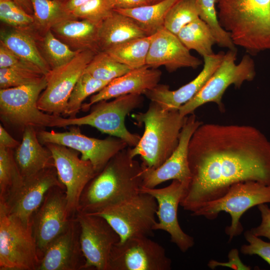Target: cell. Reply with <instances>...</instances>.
Returning <instances> with one entry per match:
<instances>
[{
  "instance_id": "6da1fadb",
  "label": "cell",
  "mask_w": 270,
  "mask_h": 270,
  "mask_svg": "<svg viewBox=\"0 0 270 270\" xmlns=\"http://www.w3.org/2000/svg\"><path fill=\"white\" fill-rule=\"evenodd\" d=\"M188 160L190 180L180 206L192 212L236 183L270 185V144L248 125L202 124L190 140Z\"/></svg>"
},
{
  "instance_id": "7a4b0ae2",
  "label": "cell",
  "mask_w": 270,
  "mask_h": 270,
  "mask_svg": "<svg viewBox=\"0 0 270 270\" xmlns=\"http://www.w3.org/2000/svg\"><path fill=\"white\" fill-rule=\"evenodd\" d=\"M130 148L128 146L114 156L88 184L78 212L95 213L140 192L142 168L131 156Z\"/></svg>"
},
{
  "instance_id": "3957f363",
  "label": "cell",
  "mask_w": 270,
  "mask_h": 270,
  "mask_svg": "<svg viewBox=\"0 0 270 270\" xmlns=\"http://www.w3.org/2000/svg\"><path fill=\"white\" fill-rule=\"evenodd\" d=\"M221 26L250 54L270 50V0H218Z\"/></svg>"
},
{
  "instance_id": "277c9868",
  "label": "cell",
  "mask_w": 270,
  "mask_h": 270,
  "mask_svg": "<svg viewBox=\"0 0 270 270\" xmlns=\"http://www.w3.org/2000/svg\"><path fill=\"white\" fill-rule=\"evenodd\" d=\"M138 123L144 124V130L138 144L130 148L132 157L140 156L141 164L150 168L161 166L176 149L181 130L187 117L178 110H168L150 101L145 112L134 114Z\"/></svg>"
},
{
  "instance_id": "5b68a950",
  "label": "cell",
  "mask_w": 270,
  "mask_h": 270,
  "mask_svg": "<svg viewBox=\"0 0 270 270\" xmlns=\"http://www.w3.org/2000/svg\"><path fill=\"white\" fill-rule=\"evenodd\" d=\"M46 86L44 76L39 81L0 90V118L7 125L23 130L26 126L58 128L61 116L40 110L38 99Z\"/></svg>"
},
{
  "instance_id": "8992f818",
  "label": "cell",
  "mask_w": 270,
  "mask_h": 270,
  "mask_svg": "<svg viewBox=\"0 0 270 270\" xmlns=\"http://www.w3.org/2000/svg\"><path fill=\"white\" fill-rule=\"evenodd\" d=\"M113 100L100 101L93 106L91 112L84 116L66 118L61 116L59 128L88 125L102 133L124 140L133 148L141 136L130 132L125 125V118L130 112L142 106L144 98L140 94L121 96Z\"/></svg>"
},
{
  "instance_id": "52a82bcc",
  "label": "cell",
  "mask_w": 270,
  "mask_h": 270,
  "mask_svg": "<svg viewBox=\"0 0 270 270\" xmlns=\"http://www.w3.org/2000/svg\"><path fill=\"white\" fill-rule=\"evenodd\" d=\"M269 203L270 185L256 181L242 182L232 185L224 196L204 204L191 215L213 220L221 212L228 213L231 224L226 227L225 232L231 242L244 230L240 222L242 214L253 206Z\"/></svg>"
},
{
  "instance_id": "ba28073f",
  "label": "cell",
  "mask_w": 270,
  "mask_h": 270,
  "mask_svg": "<svg viewBox=\"0 0 270 270\" xmlns=\"http://www.w3.org/2000/svg\"><path fill=\"white\" fill-rule=\"evenodd\" d=\"M157 209L155 198L140 192L92 214L105 218L122 242L131 238L151 236L157 222Z\"/></svg>"
},
{
  "instance_id": "9c48e42d",
  "label": "cell",
  "mask_w": 270,
  "mask_h": 270,
  "mask_svg": "<svg viewBox=\"0 0 270 270\" xmlns=\"http://www.w3.org/2000/svg\"><path fill=\"white\" fill-rule=\"evenodd\" d=\"M40 262L32 226L0 204V270H38Z\"/></svg>"
},
{
  "instance_id": "30bf717a",
  "label": "cell",
  "mask_w": 270,
  "mask_h": 270,
  "mask_svg": "<svg viewBox=\"0 0 270 270\" xmlns=\"http://www.w3.org/2000/svg\"><path fill=\"white\" fill-rule=\"evenodd\" d=\"M236 50H228L210 80L200 91L190 101L178 109L184 116L194 114L201 106L210 102L216 103L220 111L224 110L222 96L231 85L240 88L245 82L252 80L256 76L253 59L248 54L244 55L236 64Z\"/></svg>"
},
{
  "instance_id": "8fae6325",
  "label": "cell",
  "mask_w": 270,
  "mask_h": 270,
  "mask_svg": "<svg viewBox=\"0 0 270 270\" xmlns=\"http://www.w3.org/2000/svg\"><path fill=\"white\" fill-rule=\"evenodd\" d=\"M96 53L80 51L68 62L50 69L45 76L46 86L38 99V108L55 116L64 115L76 84Z\"/></svg>"
},
{
  "instance_id": "7c38bea8",
  "label": "cell",
  "mask_w": 270,
  "mask_h": 270,
  "mask_svg": "<svg viewBox=\"0 0 270 270\" xmlns=\"http://www.w3.org/2000/svg\"><path fill=\"white\" fill-rule=\"evenodd\" d=\"M38 137L42 144H60L80 152V158L90 161L98 174L114 156L128 146L124 140L114 136L104 139L88 137L76 126L64 132L42 130L38 132Z\"/></svg>"
},
{
  "instance_id": "4fadbf2b",
  "label": "cell",
  "mask_w": 270,
  "mask_h": 270,
  "mask_svg": "<svg viewBox=\"0 0 270 270\" xmlns=\"http://www.w3.org/2000/svg\"><path fill=\"white\" fill-rule=\"evenodd\" d=\"M45 145L52 154L58 178L66 188L68 216L73 218L82 192L98 173L91 162L80 158L76 150L56 144Z\"/></svg>"
},
{
  "instance_id": "5bb4252c",
  "label": "cell",
  "mask_w": 270,
  "mask_h": 270,
  "mask_svg": "<svg viewBox=\"0 0 270 270\" xmlns=\"http://www.w3.org/2000/svg\"><path fill=\"white\" fill-rule=\"evenodd\" d=\"M164 248L148 236L129 238L112 248L108 270H170Z\"/></svg>"
},
{
  "instance_id": "9a60e30c",
  "label": "cell",
  "mask_w": 270,
  "mask_h": 270,
  "mask_svg": "<svg viewBox=\"0 0 270 270\" xmlns=\"http://www.w3.org/2000/svg\"><path fill=\"white\" fill-rule=\"evenodd\" d=\"M74 217L80 228V244L85 258L84 270H108L110 252L120 242L119 236L100 216L78 212Z\"/></svg>"
},
{
  "instance_id": "2e32d148",
  "label": "cell",
  "mask_w": 270,
  "mask_h": 270,
  "mask_svg": "<svg viewBox=\"0 0 270 270\" xmlns=\"http://www.w3.org/2000/svg\"><path fill=\"white\" fill-rule=\"evenodd\" d=\"M54 186L66 190L53 167L24 178L18 186L5 198L0 200V204L8 214L31 225L33 214L42 204L47 192Z\"/></svg>"
},
{
  "instance_id": "e0dca14e",
  "label": "cell",
  "mask_w": 270,
  "mask_h": 270,
  "mask_svg": "<svg viewBox=\"0 0 270 270\" xmlns=\"http://www.w3.org/2000/svg\"><path fill=\"white\" fill-rule=\"evenodd\" d=\"M72 218L68 214L66 190L52 188L31 219L40 259L48 246L67 230Z\"/></svg>"
},
{
  "instance_id": "ac0fdd59",
  "label": "cell",
  "mask_w": 270,
  "mask_h": 270,
  "mask_svg": "<svg viewBox=\"0 0 270 270\" xmlns=\"http://www.w3.org/2000/svg\"><path fill=\"white\" fill-rule=\"evenodd\" d=\"M186 186L178 180H174L167 186L162 188H141L140 192L152 196L156 200V216L158 221L154 230H162L170 236V241L183 252L194 244V238L182 229L178 219V208L180 204Z\"/></svg>"
},
{
  "instance_id": "d6986e66",
  "label": "cell",
  "mask_w": 270,
  "mask_h": 270,
  "mask_svg": "<svg viewBox=\"0 0 270 270\" xmlns=\"http://www.w3.org/2000/svg\"><path fill=\"white\" fill-rule=\"evenodd\" d=\"M202 123L196 116L190 114L181 130L178 144L171 156L159 167L150 168L144 166L142 188H154L162 182L178 180L186 188L190 180L188 160V150L190 140L197 128Z\"/></svg>"
},
{
  "instance_id": "ffe728a7",
  "label": "cell",
  "mask_w": 270,
  "mask_h": 270,
  "mask_svg": "<svg viewBox=\"0 0 270 270\" xmlns=\"http://www.w3.org/2000/svg\"><path fill=\"white\" fill-rule=\"evenodd\" d=\"M202 61L192 56L177 35L164 26L152 34L146 66H164L170 72L182 68H197Z\"/></svg>"
},
{
  "instance_id": "44dd1931",
  "label": "cell",
  "mask_w": 270,
  "mask_h": 270,
  "mask_svg": "<svg viewBox=\"0 0 270 270\" xmlns=\"http://www.w3.org/2000/svg\"><path fill=\"white\" fill-rule=\"evenodd\" d=\"M80 234L79 224L73 217L67 230L46 248L38 270H84L85 258Z\"/></svg>"
},
{
  "instance_id": "7402d4cb",
  "label": "cell",
  "mask_w": 270,
  "mask_h": 270,
  "mask_svg": "<svg viewBox=\"0 0 270 270\" xmlns=\"http://www.w3.org/2000/svg\"><path fill=\"white\" fill-rule=\"evenodd\" d=\"M224 55V52H220L204 56L202 71L193 80L178 90H172L167 85L158 84L144 94L164 108L178 110L200 91L220 64Z\"/></svg>"
},
{
  "instance_id": "603a6c76",
  "label": "cell",
  "mask_w": 270,
  "mask_h": 270,
  "mask_svg": "<svg viewBox=\"0 0 270 270\" xmlns=\"http://www.w3.org/2000/svg\"><path fill=\"white\" fill-rule=\"evenodd\" d=\"M161 76L160 70L147 66L130 70L113 80L100 91L92 95L88 103L82 104V110L87 111L91 106L100 101L123 95L144 94L158 84Z\"/></svg>"
},
{
  "instance_id": "cb8c5ba5",
  "label": "cell",
  "mask_w": 270,
  "mask_h": 270,
  "mask_svg": "<svg viewBox=\"0 0 270 270\" xmlns=\"http://www.w3.org/2000/svg\"><path fill=\"white\" fill-rule=\"evenodd\" d=\"M21 142L14 152V156L22 176L24 178L44 170L54 167L52 154L42 146L38 132L33 126H26L22 131Z\"/></svg>"
},
{
  "instance_id": "d4e9b609",
  "label": "cell",
  "mask_w": 270,
  "mask_h": 270,
  "mask_svg": "<svg viewBox=\"0 0 270 270\" xmlns=\"http://www.w3.org/2000/svg\"><path fill=\"white\" fill-rule=\"evenodd\" d=\"M99 25L86 20L70 18L51 28L54 34L72 50L100 52L98 45Z\"/></svg>"
},
{
  "instance_id": "484cf974",
  "label": "cell",
  "mask_w": 270,
  "mask_h": 270,
  "mask_svg": "<svg viewBox=\"0 0 270 270\" xmlns=\"http://www.w3.org/2000/svg\"><path fill=\"white\" fill-rule=\"evenodd\" d=\"M98 35L100 50L106 51L120 44L150 34L132 18L114 10L99 25Z\"/></svg>"
},
{
  "instance_id": "4316f807",
  "label": "cell",
  "mask_w": 270,
  "mask_h": 270,
  "mask_svg": "<svg viewBox=\"0 0 270 270\" xmlns=\"http://www.w3.org/2000/svg\"><path fill=\"white\" fill-rule=\"evenodd\" d=\"M32 28L1 30L0 43L22 59L34 65L46 75L50 68L42 56Z\"/></svg>"
},
{
  "instance_id": "83f0119b",
  "label": "cell",
  "mask_w": 270,
  "mask_h": 270,
  "mask_svg": "<svg viewBox=\"0 0 270 270\" xmlns=\"http://www.w3.org/2000/svg\"><path fill=\"white\" fill-rule=\"evenodd\" d=\"M180 0H161L150 4L127 10H115L136 21L150 34L164 26V20L171 8Z\"/></svg>"
},
{
  "instance_id": "f1b7e54d",
  "label": "cell",
  "mask_w": 270,
  "mask_h": 270,
  "mask_svg": "<svg viewBox=\"0 0 270 270\" xmlns=\"http://www.w3.org/2000/svg\"><path fill=\"white\" fill-rule=\"evenodd\" d=\"M34 22L32 29L44 34L58 23L74 18L67 10L64 0H30Z\"/></svg>"
},
{
  "instance_id": "f546056e",
  "label": "cell",
  "mask_w": 270,
  "mask_h": 270,
  "mask_svg": "<svg viewBox=\"0 0 270 270\" xmlns=\"http://www.w3.org/2000/svg\"><path fill=\"white\" fill-rule=\"evenodd\" d=\"M190 50H196L202 57L214 54L216 40L210 27L200 18L182 28L177 34Z\"/></svg>"
},
{
  "instance_id": "4dcf8cb0",
  "label": "cell",
  "mask_w": 270,
  "mask_h": 270,
  "mask_svg": "<svg viewBox=\"0 0 270 270\" xmlns=\"http://www.w3.org/2000/svg\"><path fill=\"white\" fill-rule=\"evenodd\" d=\"M152 34L133 39L112 47L106 52L131 70L146 66Z\"/></svg>"
},
{
  "instance_id": "1f68e13d",
  "label": "cell",
  "mask_w": 270,
  "mask_h": 270,
  "mask_svg": "<svg viewBox=\"0 0 270 270\" xmlns=\"http://www.w3.org/2000/svg\"><path fill=\"white\" fill-rule=\"evenodd\" d=\"M41 38L42 54L50 69L66 64L80 52L72 50L58 38L51 30L43 34Z\"/></svg>"
},
{
  "instance_id": "d6a6232c",
  "label": "cell",
  "mask_w": 270,
  "mask_h": 270,
  "mask_svg": "<svg viewBox=\"0 0 270 270\" xmlns=\"http://www.w3.org/2000/svg\"><path fill=\"white\" fill-rule=\"evenodd\" d=\"M130 70L106 52L100 51L94 54L84 72L96 79L110 82Z\"/></svg>"
},
{
  "instance_id": "836d02e7",
  "label": "cell",
  "mask_w": 270,
  "mask_h": 270,
  "mask_svg": "<svg viewBox=\"0 0 270 270\" xmlns=\"http://www.w3.org/2000/svg\"><path fill=\"white\" fill-rule=\"evenodd\" d=\"M108 83L84 72L70 94L64 115L70 118L76 117L85 99L100 91Z\"/></svg>"
},
{
  "instance_id": "e575fe53",
  "label": "cell",
  "mask_w": 270,
  "mask_h": 270,
  "mask_svg": "<svg viewBox=\"0 0 270 270\" xmlns=\"http://www.w3.org/2000/svg\"><path fill=\"white\" fill-rule=\"evenodd\" d=\"M23 178L12 150L0 146V200L5 198L18 186Z\"/></svg>"
},
{
  "instance_id": "d590c367",
  "label": "cell",
  "mask_w": 270,
  "mask_h": 270,
  "mask_svg": "<svg viewBox=\"0 0 270 270\" xmlns=\"http://www.w3.org/2000/svg\"><path fill=\"white\" fill-rule=\"evenodd\" d=\"M218 0H195L198 8L199 16L210 27L216 44L228 50H236L230 34L220 25L216 4Z\"/></svg>"
},
{
  "instance_id": "8d00e7d4",
  "label": "cell",
  "mask_w": 270,
  "mask_h": 270,
  "mask_svg": "<svg viewBox=\"0 0 270 270\" xmlns=\"http://www.w3.org/2000/svg\"><path fill=\"white\" fill-rule=\"evenodd\" d=\"M199 18L195 0H180L168 12L164 27L177 35L185 26Z\"/></svg>"
},
{
  "instance_id": "74e56055",
  "label": "cell",
  "mask_w": 270,
  "mask_h": 270,
  "mask_svg": "<svg viewBox=\"0 0 270 270\" xmlns=\"http://www.w3.org/2000/svg\"><path fill=\"white\" fill-rule=\"evenodd\" d=\"M0 19L14 28H32L34 19L12 0H0Z\"/></svg>"
},
{
  "instance_id": "f35d334b",
  "label": "cell",
  "mask_w": 270,
  "mask_h": 270,
  "mask_svg": "<svg viewBox=\"0 0 270 270\" xmlns=\"http://www.w3.org/2000/svg\"><path fill=\"white\" fill-rule=\"evenodd\" d=\"M113 11L108 0H90L70 14L75 18L86 20L100 25Z\"/></svg>"
},
{
  "instance_id": "ab89813d",
  "label": "cell",
  "mask_w": 270,
  "mask_h": 270,
  "mask_svg": "<svg viewBox=\"0 0 270 270\" xmlns=\"http://www.w3.org/2000/svg\"><path fill=\"white\" fill-rule=\"evenodd\" d=\"M44 75L14 68H0V89L15 88L36 82Z\"/></svg>"
},
{
  "instance_id": "60d3db41",
  "label": "cell",
  "mask_w": 270,
  "mask_h": 270,
  "mask_svg": "<svg viewBox=\"0 0 270 270\" xmlns=\"http://www.w3.org/2000/svg\"><path fill=\"white\" fill-rule=\"evenodd\" d=\"M244 236L248 244L241 246L240 252L246 255L258 256L270 266V242L264 241L250 230L244 232Z\"/></svg>"
},
{
  "instance_id": "b9f144b4",
  "label": "cell",
  "mask_w": 270,
  "mask_h": 270,
  "mask_svg": "<svg viewBox=\"0 0 270 270\" xmlns=\"http://www.w3.org/2000/svg\"><path fill=\"white\" fill-rule=\"evenodd\" d=\"M22 68L44 74L38 67L22 59L0 42V68Z\"/></svg>"
},
{
  "instance_id": "7bdbcfd3",
  "label": "cell",
  "mask_w": 270,
  "mask_h": 270,
  "mask_svg": "<svg viewBox=\"0 0 270 270\" xmlns=\"http://www.w3.org/2000/svg\"><path fill=\"white\" fill-rule=\"evenodd\" d=\"M262 221L259 226L252 228L250 231L258 237H264L270 240V208L268 204L258 206Z\"/></svg>"
},
{
  "instance_id": "ee69618b",
  "label": "cell",
  "mask_w": 270,
  "mask_h": 270,
  "mask_svg": "<svg viewBox=\"0 0 270 270\" xmlns=\"http://www.w3.org/2000/svg\"><path fill=\"white\" fill-rule=\"evenodd\" d=\"M228 261L225 262L211 260L208 262V266L212 270L219 266L229 267L232 269L238 270H250L251 269L250 266L242 262L239 256L238 250L236 248H232L228 254Z\"/></svg>"
},
{
  "instance_id": "f6af8a7d",
  "label": "cell",
  "mask_w": 270,
  "mask_h": 270,
  "mask_svg": "<svg viewBox=\"0 0 270 270\" xmlns=\"http://www.w3.org/2000/svg\"><path fill=\"white\" fill-rule=\"evenodd\" d=\"M114 10H127L150 4V0H108Z\"/></svg>"
},
{
  "instance_id": "bcb514c9",
  "label": "cell",
  "mask_w": 270,
  "mask_h": 270,
  "mask_svg": "<svg viewBox=\"0 0 270 270\" xmlns=\"http://www.w3.org/2000/svg\"><path fill=\"white\" fill-rule=\"evenodd\" d=\"M20 144V142L14 138L0 124V146L12 150L16 148Z\"/></svg>"
},
{
  "instance_id": "7dc6e473",
  "label": "cell",
  "mask_w": 270,
  "mask_h": 270,
  "mask_svg": "<svg viewBox=\"0 0 270 270\" xmlns=\"http://www.w3.org/2000/svg\"><path fill=\"white\" fill-rule=\"evenodd\" d=\"M90 0H64L65 6L70 13L75 9L80 7Z\"/></svg>"
},
{
  "instance_id": "c3c4849f",
  "label": "cell",
  "mask_w": 270,
  "mask_h": 270,
  "mask_svg": "<svg viewBox=\"0 0 270 270\" xmlns=\"http://www.w3.org/2000/svg\"><path fill=\"white\" fill-rule=\"evenodd\" d=\"M28 14L33 16L34 10L30 0H12Z\"/></svg>"
},
{
  "instance_id": "681fc988",
  "label": "cell",
  "mask_w": 270,
  "mask_h": 270,
  "mask_svg": "<svg viewBox=\"0 0 270 270\" xmlns=\"http://www.w3.org/2000/svg\"><path fill=\"white\" fill-rule=\"evenodd\" d=\"M150 2H151V4H154L155 2H158L161 0H150Z\"/></svg>"
}]
</instances>
